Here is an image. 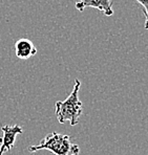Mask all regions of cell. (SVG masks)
Returning <instances> with one entry per match:
<instances>
[{"label": "cell", "mask_w": 148, "mask_h": 155, "mask_svg": "<svg viewBox=\"0 0 148 155\" xmlns=\"http://www.w3.org/2000/svg\"><path fill=\"white\" fill-rule=\"evenodd\" d=\"M39 150H47L54 155H79L80 147L70 142L69 135L52 132L45 135L38 145L29 146V151L35 152Z\"/></svg>", "instance_id": "7a4b0ae2"}, {"label": "cell", "mask_w": 148, "mask_h": 155, "mask_svg": "<svg viewBox=\"0 0 148 155\" xmlns=\"http://www.w3.org/2000/svg\"><path fill=\"white\" fill-rule=\"evenodd\" d=\"M14 49H15V54L17 56V58L21 60H27L37 54V48L35 47L34 43L26 38H22L16 41Z\"/></svg>", "instance_id": "5b68a950"}, {"label": "cell", "mask_w": 148, "mask_h": 155, "mask_svg": "<svg viewBox=\"0 0 148 155\" xmlns=\"http://www.w3.org/2000/svg\"><path fill=\"white\" fill-rule=\"evenodd\" d=\"M138 3H140L144 8V15H145V28L148 29V0H135Z\"/></svg>", "instance_id": "8992f818"}, {"label": "cell", "mask_w": 148, "mask_h": 155, "mask_svg": "<svg viewBox=\"0 0 148 155\" xmlns=\"http://www.w3.org/2000/svg\"><path fill=\"white\" fill-rule=\"evenodd\" d=\"M75 6L80 12L84 11L86 8H94L98 11H101L104 15L108 17L113 15V2L110 0H79L76 2Z\"/></svg>", "instance_id": "277c9868"}, {"label": "cell", "mask_w": 148, "mask_h": 155, "mask_svg": "<svg viewBox=\"0 0 148 155\" xmlns=\"http://www.w3.org/2000/svg\"><path fill=\"white\" fill-rule=\"evenodd\" d=\"M81 87V82L79 80H75V85L72 91L68 97L64 101L56 102V115L58 122L60 124H64L65 122H69L72 126H76L79 123L80 116L82 115V103L79 100V91Z\"/></svg>", "instance_id": "6da1fadb"}, {"label": "cell", "mask_w": 148, "mask_h": 155, "mask_svg": "<svg viewBox=\"0 0 148 155\" xmlns=\"http://www.w3.org/2000/svg\"><path fill=\"white\" fill-rule=\"evenodd\" d=\"M1 130L3 132L2 137H0V155H3L6 151H11L16 142V138L19 134L23 132V129L19 125L14 126H2Z\"/></svg>", "instance_id": "3957f363"}]
</instances>
